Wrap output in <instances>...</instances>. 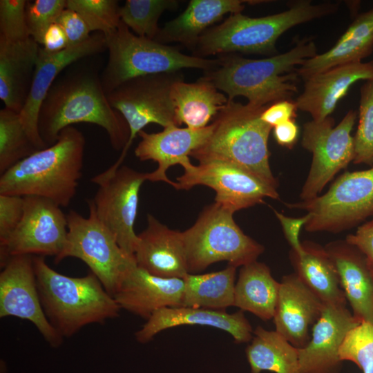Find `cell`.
I'll use <instances>...</instances> for the list:
<instances>
[{"instance_id": "7", "label": "cell", "mask_w": 373, "mask_h": 373, "mask_svg": "<svg viewBox=\"0 0 373 373\" xmlns=\"http://www.w3.org/2000/svg\"><path fill=\"white\" fill-rule=\"evenodd\" d=\"M105 37L108 56L100 77L106 94L135 77L186 68L207 71L218 62V57L188 55L175 46L139 37L122 21L117 29Z\"/></svg>"}, {"instance_id": "34", "label": "cell", "mask_w": 373, "mask_h": 373, "mask_svg": "<svg viewBox=\"0 0 373 373\" xmlns=\"http://www.w3.org/2000/svg\"><path fill=\"white\" fill-rule=\"evenodd\" d=\"M39 151L25 129L19 113L0 110V174Z\"/></svg>"}, {"instance_id": "13", "label": "cell", "mask_w": 373, "mask_h": 373, "mask_svg": "<svg viewBox=\"0 0 373 373\" xmlns=\"http://www.w3.org/2000/svg\"><path fill=\"white\" fill-rule=\"evenodd\" d=\"M184 170L177 178L176 189L188 190L198 185L210 187L216 193L215 202L233 213L262 203L267 198L279 199L276 188L231 162L204 160Z\"/></svg>"}, {"instance_id": "39", "label": "cell", "mask_w": 373, "mask_h": 373, "mask_svg": "<svg viewBox=\"0 0 373 373\" xmlns=\"http://www.w3.org/2000/svg\"><path fill=\"white\" fill-rule=\"evenodd\" d=\"M66 8V0L28 1L26 19L30 37L42 45L48 28L57 20Z\"/></svg>"}, {"instance_id": "14", "label": "cell", "mask_w": 373, "mask_h": 373, "mask_svg": "<svg viewBox=\"0 0 373 373\" xmlns=\"http://www.w3.org/2000/svg\"><path fill=\"white\" fill-rule=\"evenodd\" d=\"M22 218L13 233L0 244V263L19 255L53 256L62 252L68 235L66 215L52 201L24 196Z\"/></svg>"}, {"instance_id": "31", "label": "cell", "mask_w": 373, "mask_h": 373, "mask_svg": "<svg viewBox=\"0 0 373 373\" xmlns=\"http://www.w3.org/2000/svg\"><path fill=\"white\" fill-rule=\"evenodd\" d=\"M280 283L265 263L254 261L241 267L235 285L234 306L252 313L261 320L273 319Z\"/></svg>"}, {"instance_id": "17", "label": "cell", "mask_w": 373, "mask_h": 373, "mask_svg": "<svg viewBox=\"0 0 373 373\" xmlns=\"http://www.w3.org/2000/svg\"><path fill=\"white\" fill-rule=\"evenodd\" d=\"M106 50V37L101 32L91 35L85 41L57 52H50L40 47L31 88L19 113L25 129L39 150L46 146L38 131L39 111L54 82L70 66Z\"/></svg>"}, {"instance_id": "28", "label": "cell", "mask_w": 373, "mask_h": 373, "mask_svg": "<svg viewBox=\"0 0 373 373\" xmlns=\"http://www.w3.org/2000/svg\"><path fill=\"white\" fill-rule=\"evenodd\" d=\"M294 273L325 304L347 303L336 267L321 245L305 240L291 249Z\"/></svg>"}, {"instance_id": "41", "label": "cell", "mask_w": 373, "mask_h": 373, "mask_svg": "<svg viewBox=\"0 0 373 373\" xmlns=\"http://www.w3.org/2000/svg\"><path fill=\"white\" fill-rule=\"evenodd\" d=\"M23 209V197L0 194V244L16 229L22 218Z\"/></svg>"}, {"instance_id": "27", "label": "cell", "mask_w": 373, "mask_h": 373, "mask_svg": "<svg viewBox=\"0 0 373 373\" xmlns=\"http://www.w3.org/2000/svg\"><path fill=\"white\" fill-rule=\"evenodd\" d=\"M259 1L191 0L177 17L166 22L154 40L160 43H180L193 48L200 36L227 14L242 12L245 3Z\"/></svg>"}, {"instance_id": "5", "label": "cell", "mask_w": 373, "mask_h": 373, "mask_svg": "<svg viewBox=\"0 0 373 373\" xmlns=\"http://www.w3.org/2000/svg\"><path fill=\"white\" fill-rule=\"evenodd\" d=\"M37 289L44 312L63 337L91 323L119 316L121 307L93 273L70 277L52 269L44 256H34Z\"/></svg>"}, {"instance_id": "47", "label": "cell", "mask_w": 373, "mask_h": 373, "mask_svg": "<svg viewBox=\"0 0 373 373\" xmlns=\"http://www.w3.org/2000/svg\"><path fill=\"white\" fill-rule=\"evenodd\" d=\"M299 133L294 119L287 121L274 127V135L277 143L287 148H292L296 142Z\"/></svg>"}, {"instance_id": "35", "label": "cell", "mask_w": 373, "mask_h": 373, "mask_svg": "<svg viewBox=\"0 0 373 373\" xmlns=\"http://www.w3.org/2000/svg\"><path fill=\"white\" fill-rule=\"evenodd\" d=\"M178 6L177 0H126L119 7V15L135 35L155 39L160 29L158 21L162 13L177 10Z\"/></svg>"}, {"instance_id": "19", "label": "cell", "mask_w": 373, "mask_h": 373, "mask_svg": "<svg viewBox=\"0 0 373 373\" xmlns=\"http://www.w3.org/2000/svg\"><path fill=\"white\" fill-rule=\"evenodd\" d=\"M360 321L347 303L325 304L309 343L298 349L300 373H337L339 350L347 333Z\"/></svg>"}, {"instance_id": "3", "label": "cell", "mask_w": 373, "mask_h": 373, "mask_svg": "<svg viewBox=\"0 0 373 373\" xmlns=\"http://www.w3.org/2000/svg\"><path fill=\"white\" fill-rule=\"evenodd\" d=\"M86 140L73 126L64 128L57 142L37 151L0 177V194L34 195L67 207L77 193Z\"/></svg>"}, {"instance_id": "44", "label": "cell", "mask_w": 373, "mask_h": 373, "mask_svg": "<svg viewBox=\"0 0 373 373\" xmlns=\"http://www.w3.org/2000/svg\"><path fill=\"white\" fill-rule=\"evenodd\" d=\"M372 219L358 227L354 233L346 236L345 240L363 252L373 265V216Z\"/></svg>"}, {"instance_id": "12", "label": "cell", "mask_w": 373, "mask_h": 373, "mask_svg": "<svg viewBox=\"0 0 373 373\" xmlns=\"http://www.w3.org/2000/svg\"><path fill=\"white\" fill-rule=\"evenodd\" d=\"M356 117V111L350 110L336 126L330 116L304 124L301 144L312 153V161L300 194L302 200L318 196L334 175L353 162L354 144L351 132Z\"/></svg>"}, {"instance_id": "18", "label": "cell", "mask_w": 373, "mask_h": 373, "mask_svg": "<svg viewBox=\"0 0 373 373\" xmlns=\"http://www.w3.org/2000/svg\"><path fill=\"white\" fill-rule=\"evenodd\" d=\"M213 127L211 123L200 129L171 125L158 133L141 131L138 133L141 140L135 149V156L141 161L153 160L157 163L155 171L147 173V180L164 182L175 188L176 182L167 178L166 171L176 164L184 169L191 166V153L205 143Z\"/></svg>"}, {"instance_id": "4", "label": "cell", "mask_w": 373, "mask_h": 373, "mask_svg": "<svg viewBox=\"0 0 373 373\" xmlns=\"http://www.w3.org/2000/svg\"><path fill=\"white\" fill-rule=\"evenodd\" d=\"M338 4H314L309 0L293 3L286 10L262 17L238 12L206 30L192 49L193 55L206 58L236 53L274 56L278 38L290 28L335 12Z\"/></svg>"}, {"instance_id": "45", "label": "cell", "mask_w": 373, "mask_h": 373, "mask_svg": "<svg viewBox=\"0 0 373 373\" xmlns=\"http://www.w3.org/2000/svg\"><path fill=\"white\" fill-rule=\"evenodd\" d=\"M274 213L281 224L285 236L291 248L296 249L298 247L301 242L299 240V233L301 227L306 222V216L294 218L285 216L276 211H274Z\"/></svg>"}, {"instance_id": "46", "label": "cell", "mask_w": 373, "mask_h": 373, "mask_svg": "<svg viewBox=\"0 0 373 373\" xmlns=\"http://www.w3.org/2000/svg\"><path fill=\"white\" fill-rule=\"evenodd\" d=\"M68 47V39L63 28L57 22L52 23L45 33L42 48L50 52H57Z\"/></svg>"}, {"instance_id": "33", "label": "cell", "mask_w": 373, "mask_h": 373, "mask_svg": "<svg viewBox=\"0 0 373 373\" xmlns=\"http://www.w3.org/2000/svg\"><path fill=\"white\" fill-rule=\"evenodd\" d=\"M236 274V267L229 265L216 272L186 274L182 306L213 310L234 306Z\"/></svg>"}, {"instance_id": "11", "label": "cell", "mask_w": 373, "mask_h": 373, "mask_svg": "<svg viewBox=\"0 0 373 373\" xmlns=\"http://www.w3.org/2000/svg\"><path fill=\"white\" fill-rule=\"evenodd\" d=\"M88 218L74 210L66 215L68 235L59 263L68 257L82 260L113 297L128 271L136 266L135 256L124 251L113 233L99 220L88 204Z\"/></svg>"}, {"instance_id": "36", "label": "cell", "mask_w": 373, "mask_h": 373, "mask_svg": "<svg viewBox=\"0 0 373 373\" xmlns=\"http://www.w3.org/2000/svg\"><path fill=\"white\" fill-rule=\"evenodd\" d=\"M358 124L354 137L356 164L373 165V79L361 88Z\"/></svg>"}, {"instance_id": "8", "label": "cell", "mask_w": 373, "mask_h": 373, "mask_svg": "<svg viewBox=\"0 0 373 373\" xmlns=\"http://www.w3.org/2000/svg\"><path fill=\"white\" fill-rule=\"evenodd\" d=\"M233 215L213 202L202 210L190 228L182 231L189 274L220 261L236 268L242 267L256 261L264 252L265 247L242 231Z\"/></svg>"}, {"instance_id": "32", "label": "cell", "mask_w": 373, "mask_h": 373, "mask_svg": "<svg viewBox=\"0 0 373 373\" xmlns=\"http://www.w3.org/2000/svg\"><path fill=\"white\" fill-rule=\"evenodd\" d=\"M246 349L251 373H300L298 348L281 334L257 326Z\"/></svg>"}, {"instance_id": "43", "label": "cell", "mask_w": 373, "mask_h": 373, "mask_svg": "<svg viewBox=\"0 0 373 373\" xmlns=\"http://www.w3.org/2000/svg\"><path fill=\"white\" fill-rule=\"evenodd\" d=\"M295 102L285 99L268 106L261 114V119L272 128L287 121L294 119L296 115Z\"/></svg>"}, {"instance_id": "21", "label": "cell", "mask_w": 373, "mask_h": 373, "mask_svg": "<svg viewBox=\"0 0 373 373\" xmlns=\"http://www.w3.org/2000/svg\"><path fill=\"white\" fill-rule=\"evenodd\" d=\"M373 79V61L339 65L304 80L303 91L295 103L313 120L329 117L350 88L360 80Z\"/></svg>"}, {"instance_id": "10", "label": "cell", "mask_w": 373, "mask_h": 373, "mask_svg": "<svg viewBox=\"0 0 373 373\" xmlns=\"http://www.w3.org/2000/svg\"><path fill=\"white\" fill-rule=\"evenodd\" d=\"M286 206L307 212L304 227L309 232L336 233L356 227L373 216V165L345 172L324 194Z\"/></svg>"}, {"instance_id": "22", "label": "cell", "mask_w": 373, "mask_h": 373, "mask_svg": "<svg viewBox=\"0 0 373 373\" xmlns=\"http://www.w3.org/2000/svg\"><path fill=\"white\" fill-rule=\"evenodd\" d=\"M184 289L183 278L154 276L136 265L126 275L113 298L121 309L148 320L160 309L181 307Z\"/></svg>"}, {"instance_id": "6", "label": "cell", "mask_w": 373, "mask_h": 373, "mask_svg": "<svg viewBox=\"0 0 373 373\" xmlns=\"http://www.w3.org/2000/svg\"><path fill=\"white\" fill-rule=\"evenodd\" d=\"M267 107L228 99L227 105L213 119L209 137L190 156L198 162H231L277 189L278 182L269 160L268 140L273 128L260 117Z\"/></svg>"}, {"instance_id": "1", "label": "cell", "mask_w": 373, "mask_h": 373, "mask_svg": "<svg viewBox=\"0 0 373 373\" xmlns=\"http://www.w3.org/2000/svg\"><path fill=\"white\" fill-rule=\"evenodd\" d=\"M81 122L103 128L115 150L128 140V126L110 104L97 69L86 65L68 68L54 82L39 108L38 131L48 147L64 128Z\"/></svg>"}, {"instance_id": "23", "label": "cell", "mask_w": 373, "mask_h": 373, "mask_svg": "<svg viewBox=\"0 0 373 373\" xmlns=\"http://www.w3.org/2000/svg\"><path fill=\"white\" fill-rule=\"evenodd\" d=\"M137 236L134 254L137 267L163 278H183L189 274L182 232L148 214L146 227Z\"/></svg>"}, {"instance_id": "20", "label": "cell", "mask_w": 373, "mask_h": 373, "mask_svg": "<svg viewBox=\"0 0 373 373\" xmlns=\"http://www.w3.org/2000/svg\"><path fill=\"white\" fill-rule=\"evenodd\" d=\"M324 305L294 272L284 276L273 318L276 331L294 347H305L311 338L309 328L320 318Z\"/></svg>"}, {"instance_id": "30", "label": "cell", "mask_w": 373, "mask_h": 373, "mask_svg": "<svg viewBox=\"0 0 373 373\" xmlns=\"http://www.w3.org/2000/svg\"><path fill=\"white\" fill-rule=\"evenodd\" d=\"M171 97L178 126L185 124L191 129L207 126L228 102L227 97L203 77L193 83L176 82Z\"/></svg>"}, {"instance_id": "40", "label": "cell", "mask_w": 373, "mask_h": 373, "mask_svg": "<svg viewBox=\"0 0 373 373\" xmlns=\"http://www.w3.org/2000/svg\"><path fill=\"white\" fill-rule=\"evenodd\" d=\"M26 0L0 1V38L17 42L30 37L26 19Z\"/></svg>"}, {"instance_id": "42", "label": "cell", "mask_w": 373, "mask_h": 373, "mask_svg": "<svg viewBox=\"0 0 373 373\" xmlns=\"http://www.w3.org/2000/svg\"><path fill=\"white\" fill-rule=\"evenodd\" d=\"M68 39V47L78 45L88 39L91 32L84 19L75 10L65 8L57 20Z\"/></svg>"}, {"instance_id": "38", "label": "cell", "mask_w": 373, "mask_h": 373, "mask_svg": "<svg viewBox=\"0 0 373 373\" xmlns=\"http://www.w3.org/2000/svg\"><path fill=\"white\" fill-rule=\"evenodd\" d=\"M339 358L354 363L363 373H373V323L360 322L347 333Z\"/></svg>"}, {"instance_id": "2", "label": "cell", "mask_w": 373, "mask_h": 373, "mask_svg": "<svg viewBox=\"0 0 373 373\" xmlns=\"http://www.w3.org/2000/svg\"><path fill=\"white\" fill-rule=\"evenodd\" d=\"M317 55L314 41H296L289 50L263 59H248L236 54L218 57V64L204 71L203 77L227 95L229 100L242 96L256 106H268L289 99L298 92L297 68Z\"/></svg>"}, {"instance_id": "37", "label": "cell", "mask_w": 373, "mask_h": 373, "mask_svg": "<svg viewBox=\"0 0 373 373\" xmlns=\"http://www.w3.org/2000/svg\"><path fill=\"white\" fill-rule=\"evenodd\" d=\"M66 8L77 12L91 32L104 35L115 31L121 21L115 0H66Z\"/></svg>"}, {"instance_id": "15", "label": "cell", "mask_w": 373, "mask_h": 373, "mask_svg": "<svg viewBox=\"0 0 373 373\" xmlns=\"http://www.w3.org/2000/svg\"><path fill=\"white\" fill-rule=\"evenodd\" d=\"M147 180V173L127 166L119 167L111 176L95 184L98 189L86 200L99 220L113 233L120 248L135 256L138 236L134 231L139 193Z\"/></svg>"}, {"instance_id": "29", "label": "cell", "mask_w": 373, "mask_h": 373, "mask_svg": "<svg viewBox=\"0 0 373 373\" xmlns=\"http://www.w3.org/2000/svg\"><path fill=\"white\" fill-rule=\"evenodd\" d=\"M373 51V8L354 20L336 44L300 66L296 73L303 80L333 67L361 61Z\"/></svg>"}, {"instance_id": "25", "label": "cell", "mask_w": 373, "mask_h": 373, "mask_svg": "<svg viewBox=\"0 0 373 373\" xmlns=\"http://www.w3.org/2000/svg\"><path fill=\"white\" fill-rule=\"evenodd\" d=\"M325 248L337 270L340 284L352 314L360 322L373 323V265L357 247L345 240Z\"/></svg>"}, {"instance_id": "16", "label": "cell", "mask_w": 373, "mask_h": 373, "mask_svg": "<svg viewBox=\"0 0 373 373\" xmlns=\"http://www.w3.org/2000/svg\"><path fill=\"white\" fill-rule=\"evenodd\" d=\"M0 274V317L14 316L31 322L52 347H57L64 338L48 320L39 298L34 256L9 258Z\"/></svg>"}, {"instance_id": "9", "label": "cell", "mask_w": 373, "mask_h": 373, "mask_svg": "<svg viewBox=\"0 0 373 373\" xmlns=\"http://www.w3.org/2000/svg\"><path fill=\"white\" fill-rule=\"evenodd\" d=\"M181 79L184 76L180 71L138 77L107 94L110 104L125 119L130 135L117 160L101 173L104 178L111 175L121 166L134 139L146 126L153 123L163 128L178 126L171 89L174 83Z\"/></svg>"}, {"instance_id": "26", "label": "cell", "mask_w": 373, "mask_h": 373, "mask_svg": "<svg viewBox=\"0 0 373 373\" xmlns=\"http://www.w3.org/2000/svg\"><path fill=\"white\" fill-rule=\"evenodd\" d=\"M39 48L32 37L17 42L0 38V99L19 113L31 88Z\"/></svg>"}, {"instance_id": "24", "label": "cell", "mask_w": 373, "mask_h": 373, "mask_svg": "<svg viewBox=\"0 0 373 373\" xmlns=\"http://www.w3.org/2000/svg\"><path fill=\"white\" fill-rule=\"evenodd\" d=\"M193 325L222 329L231 334L238 343H247L253 338L254 330L242 310L229 314L225 310L182 306L164 307L156 311L135 333V338L139 343H145L166 329Z\"/></svg>"}]
</instances>
